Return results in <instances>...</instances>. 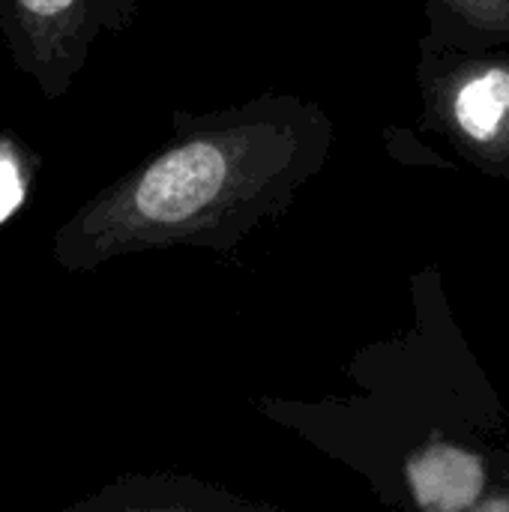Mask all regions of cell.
<instances>
[{
    "mask_svg": "<svg viewBox=\"0 0 509 512\" xmlns=\"http://www.w3.org/2000/svg\"><path fill=\"white\" fill-rule=\"evenodd\" d=\"M420 129L447 141L474 171L509 180V45L459 48L420 39Z\"/></svg>",
    "mask_w": 509,
    "mask_h": 512,
    "instance_id": "cell-2",
    "label": "cell"
},
{
    "mask_svg": "<svg viewBox=\"0 0 509 512\" xmlns=\"http://www.w3.org/2000/svg\"><path fill=\"white\" fill-rule=\"evenodd\" d=\"M426 15V33L450 45H509V0H426Z\"/></svg>",
    "mask_w": 509,
    "mask_h": 512,
    "instance_id": "cell-5",
    "label": "cell"
},
{
    "mask_svg": "<svg viewBox=\"0 0 509 512\" xmlns=\"http://www.w3.org/2000/svg\"><path fill=\"white\" fill-rule=\"evenodd\" d=\"M333 141V117L297 93L174 111L168 141L84 201L54 231L51 255L66 273L156 249L231 255L324 171Z\"/></svg>",
    "mask_w": 509,
    "mask_h": 512,
    "instance_id": "cell-1",
    "label": "cell"
},
{
    "mask_svg": "<svg viewBox=\"0 0 509 512\" xmlns=\"http://www.w3.org/2000/svg\"><path fill=\"white\" fill-rule=\"evenodd\" d=\"M138 0H0V36L45 102L69 93L102 36L123 33Z\"/></svg>",
    "mask_w": 509,
    "mask_h": 512,
    "instance_id": "cell-3",
    "label": "cell"
},
{
    "mask_svg": "<svg viewBox=\"0 0 509 512\" xmlns=\"http://www.w3.org/2000/svg\"><path fill=\"white\" fill-rule=\"evenodd\" d=\"M261 512L264 504L231 495L222 486L183 474H123L93 495L69 504V512Z\"/></svg>",
    "mask_w": 509,
    "mask_h": 512,
    "instance_id": "cell-4",
    "label": "cell"
},
{
    "mask_svg": "<svg viewBox=\"0 0 509 512\" xmlns=\"http://www.w3.org/2000/svg\"><path fill=\"white\" fill-rule=\"evenodd\" d=\"M42 159L12 132H0V225H6L27 201Z\"/></svg>",
    "mask_w": 509,
    "mask_h": 512,
    "instance_id": "cell-6",
    "label": "cell"
}]
</instances>
